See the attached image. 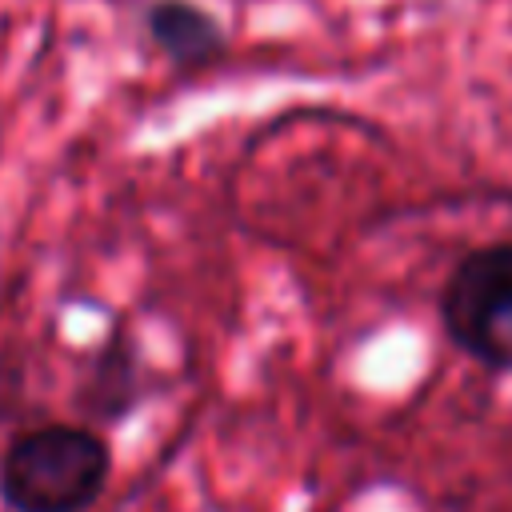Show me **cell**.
I'll use <instances>...</instances> for the list:
<instances>
[{
    "instance_id": "cell-1",
    "label": "cell",
    "mask_w": 512,
    "mask_h": 512,
    "mask_svg": "<svg viewBox=\"0 0 512 512\" xmlns=\"http://www.w3.org/2000/svg\"><path fill=\"white\" fill-rule=\"evenodd\" d=\"M112 480V444L96 424H36L0 456L8 512H88Z\"/></svg>"
},
{
    "instance_id": "cell-2",
    "label": "cell",
    "mask_w": 512,
    "mask_h": 512,
    "mask_svg": "<svg viewBox=\"0 0 512 512\" xmlns=\"http://www.w3.org/2000/svg\"><path fill=\"white\" fill-rule=\"evenodd\" d=\"M452 344L484 368L512 372V244L468 252L440 292Z\"/></svg>"
},
{
    "instance_id": "cell-3",
    "label": "cell",
    "mask_w": 512,
    "mask_h": 512,
    "mask_svg": "<svg viewBox=\"0 0 512 512\" xmlns=\"http://www.w3.org/2000/svg\"><path fill=\"white\" fill-rule=\"evenodd\" d=\"M148 392H152V376H148V360L140 352V340L132 336V328H116L100 340L92 360L80 368L72 400L100 428V424L128 420L144 404Z\"/></svg>"
},
{
    "instance_id": "cell-4",
    "label": "cell",
    "mask_w": 512,
    "mask_h": 512,
    "mask_svg": "<svg viewBox=\"0 0 512 512\" xmlns=\"http://www.w3.org/2000/svg\"><path fill=\"white\" fill-rule=\"evenodd\" d=\"M144 32L152 48L180 72H200L228 52L224 24L196 0H148Z\"/></svg>"
}]
</instances>
